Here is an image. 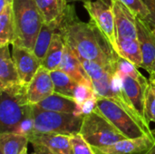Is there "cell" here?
<instances>
[{
    "instance_id": "6da1fadb",
    "label": "cell",
    "mask_w": 155,
    "mask_h": 154,
    "mask_svg": "<svg viewBox=\"0 0 155 154\" xmlns=\"http://www.w3.org/2000/svg\"><path fill=\"white\" fill-rule=\"evenodd\" d=\"M58 32L79 58L108 67L117 66L120 56L92 22L79 19L74 5H67Z\"/></svg>"
},
{
    "instance_id": "7a4b0ae2",
    "label": "cell",
    "mask_w": 155,
    "mask_h": 154,
    "mask_svg": "<svg viewBox=\"0 0 155 154\" xmlns=\"http://www.w3.org/2000/svg\"><path fill=\"white\" fill-rule=\"evenodd\" d=\"M15 37L12 44L34 49L44 19L35 0H14Z\"/></svg>"
},
{
    "instance_id": "3957f363",
    "label": "cell",
    "mask_w": 155,
    "mask_h": 154,
    "mask_svg": "<svg viewBox=\"0 0 155 154\" xmlns=\"http://www.w3.org/2000/svg\"><path fill=\"white\" fill-rule=\"evenodd\" d=\"M0 133H13L32 111L27 99V86L21 84L0 89Z\"/></svg>"
},
{
    "instance_id": "277c9868",
    "label": "cell",
    "mask_w": 155,
    "mask_h": 154,
    "mask_svg": "<svg viewBox=\"0 0 155 154\" xmlns=\"http://www.w3.org/2000/svg\"><path fill=\"white\" fill-rule=\"evenodd\" d=\"M117 74L120 78L122 89L125 96L130 101L138 115L150 125L144 115L146 91L150 84L149 79L143 75L135 65L122 57L118 60Z\"/></svg>"
},
{
    "instance_id": "5b68a950",
    "label": "cell",
    "mask_w": 155,
    "mask_h": 154,
    "mask_svg": "<svg viewBox=\"0 0 155 154\" xmlns=\"http://www.w3.org/2000/svg\"><path fill=\"white\" fill-rule=\"evenodd\" d=\"M97 109L127 139L148 136L155 139L153 131L108 98H97Z\"/></svg>"
},
{
    "instance_id": "8992f818",
    "label": "cell",
    "mask_w": 155,
    "mask_h": 154,
    "mask_svg": "<svg viewBox=\"0 0 155 154\" xmlns=\"http://www.w3.org/2000/svg\"><path fill=\"white\" fill-rule=\"evenodd\" d=\"M32 105L35 119V133H57L67 136L80 133L84 121L83 116H77L74 113L45 111L35 104Z\"/></svg>"
},
{
    "instance_id": "52a82bcc",
    "label": "cell",
    "mask_w": 155,
    "mask_h": 154,
    "mask_svg": "<svg viewBox=\"0 0 155 154\" xmlns=\"http://www.w3.org/2000/svg\"><path fill=\"white\" fill-rule=\"evenodd\" d=\"M79 134L94 149L112 145L119 141L127 139L97 108L84 117Z\"/></svg>"
},
{
    "instance_id": "ba28073f",
    "label": "cell",
    "mask_w": 155,
    "mask_h": 154,
    "mask_svg": "<svg viewBox=\"0 0 155 154\" xmlns=\"http://www.w3.org/2000/svg\"><path fill=\"white\" fill-rule=\"evenodd\" d=\"M84 7L89 14L90 22L98 28L118 54L115 20L111 0H90L84 3Z\"/></svg>"
},
{
    "instance_id": "9c48e42d",
    "label": "cell",
    "mask_w": 155,
    "mask_h": 154,
    "mask_svg": "<svg viewBox=\"0 0 155 154\" xmlns=\"http://www.w3.org/2000/svg\"><path fill=\"white\" fill-rule=\"evenodd\" d=\"M12 45V56L18 72L20 83L27 86L42 66V61L38 59L32 50L15 44Z\"/></svg>"
},
{
    "instance_id": "30bf717a",
    "label": "cell",
    "mask_w": 155,
    "mask_h": 154,
    "mask_svg": "<svg viewBox=\"0 0 155 154\" xmlns=\"http://www.w3.org/2000/svg\"><path fill=\"white\" fill-rule=\"evenodd\" d=\"M115 20L117 40L138 39L136 15L123 3L118 0H111Z\"/></svg>"
},
{
    "instance_id": "8fae6325",
    "label": "cell",
    "mask_w": 155,
    "mask_h": 154,
    "mask_svg": "<svg viewBox=\"0 0 155 154\" xmlns=\"http://www.w3.org/2000/svg\"><path fill=\"white\" fill-rule=\"evenodd\" d=\"M155 139L143 136L135 139H124L112 145L94 149L96 154H144L153 145Z\"/></svg>"
},
{
    "instance_id": "7c38bea8",
    "label": "cell",
    "mask_w": 155,
    "mask_h": 154,
    "mask_svg": "<svg viewBox=\"0 0 155 154\" xmlns=\"http://www.w3.org/2000/svg\"><path fill=\"white\" fill-rule=\"evenodd\" d=\"M54 93L50 71L41 66L27 85V99L30 104H37Z\"/></svg>"
},
{
    "instance_id": "4fadbf2b",
    "label": "cell",
    "mask_w": 155,
    "mask_h": 154,
    "mask_svg": "<svg viewBox=\"0 0 155 154\" xmlns=\"http://www.w3.org/2000/svg\"><path fill=\"white\" fill-rule=\"evenodd\" d=\"M137 37L143 53V66L147 73L155 61V35L149 23L139 16H136Z\"/></svg>"
},
{
    "instance_id": "5bb4252c",
    "label": "cell",
    "mask_w": 155,
    "mask_h": 154,
    "mask_svg": "<svg viewBox=\"0 0 155 154\" xmlns=\"http://www.w3.org/2000/svg\"><path fill=\"white\" fill-rule=\"evenodd\" d=\"M59 69L67 74L77 84H86L93 87L91 78L84 70L80 58L66 44L64 47V56L59 66Z\"/></svg>"
},
{
    "instance_id": "9a60e30c",
    "label": "cell",
    "mask_w": 155,
    "mask_h": 154,
    "mask_svg": "<svg viewBox=\"0 0 155 154\" xmlns=\"http://www.w3.org/2000/svg\"><path fill=\"white\" fill-rule=\"evenodd\" d=\"M29 143H38L49 148L55 154H73L70 136L57 133H33L29 138Z\"/></svg>"
},
{
    "instance_id": "2e32d148",
    "label": "cell",
    "mask_w": 155,
    "mask_h": 154,
    "mask_svg": "<svg viewBox=\"0 0 155 154\" xmlns=\"http://www.w3.org/2000/svg\"><path fill=\"white\" fill-rule=\"evenodd\" d=\"M21 84L8 45L0 47V89Z\"/></svg>"
},
{
    "instance_id": "e0dca14e",
    "label": "cell",
    "mask_w": 155,
    "mask_h": 154,
    "mask_svg": "<svg viewBox=\"0 0 155 154\" xmlns=\"http://www.w3.org/2000/svg\"><path fill=\"white\" fill-rule=\"evenodd\" d=\"M35 105L45 111L74 113L75 115L78 111V104L74 98L57 93L55 92Z\"/></svg>"
},
{
    "instance_id": "ac0fdd59",
    "label": "cell",
    "mask_w": 155,
    "mask_h": 154,
    "mask_svg": "<svg viewBox=\"0 0 155 154\" xmlns=\"http://www.w3.org/2000/svg\"><path fill=\"white\" fill-rule=\"evenodd\" d=\"M44 23L61 22L67 7L66 0H35Z\"/></svg>"
},
{
    "instance_id": "d6986e66",
    "label": "cell",
    "mask_w": 155,
    "mask_h": 154,
    "mask_svg": "<svg viewBox=\"0 0 155 154\" xmlns=\"http://www.w3.org/2000/svg\"><path fill=\"white\" fill-rule=\"evenodd\" d=\"M64 47L65 44L62 34L59 32L54 33L47 53L42 61V66H44L50 72L59 69V66L63 60Z\"/></svg>"
},
{
    "instance_id": "ffe728a7",
    "label": "cell",
    "mask_w": 155,
    "mask_h": 154,
    "mask_svg": "<svg viewBox=\"0 0 155 154\" xmlns=\"http://www.w3.org/2000/svg\"><path fill=\"white\" fill-rule=\"evenodd\" d=\"M118 55L135 65L137 68L143 66V53L138 39L117 40Z\"/></svg>"
},
{
    "instance_id": "44dd1931",
    "label": "cell",
    "mask_w": 155,
    "mask_h": 154,
    "mask_svg": "<svg viewBox=\"0 0 155 154\" xmlns=\"http://www.w3.org/2000/svg\"><path fill=\"white\" fill-rule=\"evenodd\" d=\"M61 22H54V23H50V24L44 23L43 24L41 30L38 34L35 47L33 49L34 54L41 61H43V59L45 58V56L47 53V50L50 46V44H51V41L53 39L54 33L58 32V28H59Z\"/></svg>"
},
{
    "instance_id": "7402d4cb",
    "label": "cell",
    "mask_w": 155,
    "mask_h": 154,
    "mask_svg": "<svg viewBox=\"0 0 155 154\" xmlns=\"http://www.w3.org/2000/svg\"><path fill=\"white\" fill-rule=\"evenodd\" d=\"M15 37V20L13 3L0 11V47L13 44Z\"/></svg>"
},
{
    "instance_id": "603a6c76",
    "label": "cell",
    "mask_w": 155,
    "mask_h": 154,
    "mask_svg": "<svg viewBox=\"0 0 155 154\" xmlns=\"http://www.w3.org/2000/svg\"><path fill=\"white\" fill-rule=\"evenodd\" d=\"M28 143L26 136L15 133H0V152L3 154H20Z\"/></svg>"
},
{
    "instance_id": "cb8c5ba5",
    "label": "cell",
    "mask_w": 155,
    "mask_h": 154,
    "mask_svg": "<svg viewBox=\"0 0 155 154\" xmlns=\"http://www.w3.org/2000/svg\"><path fill=\"white\" fill-rule=\"evenodd\" d=\"M50 74L54 83V92L73 98L74 91L77 85V83L74 82L67 74H65L61 69L52 71L50 72Z\"/></svg>"
},
{
    "instance_id": "d4e9b609",
    "label": "cell",
    "mask_w": 155,
    "mask_h": 154,
    "mask_svg": "<svg viewBox=\"0 0 155 154\" xmlns=\"http://www.w3.org/2000/svg\"><path fill=\"white\" fill-rule=\"evenodd\" d=\"M144 115L149 123H155V87L151 83L146 91Z\"/></svg>"
},
{
    "instance_id": "484cf974",
    "label": "cell",
    "mask_w": 155,
    "mask_h": 154,
    "mask_svg": "<svg viewBox=\"0 0 155 154\" xmlns=\"http://www.w3.org/2000/svg\"><path fill=\"white\" fill-rule=\"evenodd\" d=\"M70 142L73 149V154H96L94 148L86 143L81 134L70 136Z\"/></svg>"
},
{
    "instance_id": "4316f807",
    "label": "cell",
    "mask_w": 155,
    "mask_h": 154,
    "mask_svg": "<svg viewBox=\"0 0 155 154\" xmlns=\"http://www.w3.org/2000/svg\"><path fill=\"white\" fill-rule=\"evenodd\" d=\"M127 6L136 16L146 19L150 15V11L143 0H118Z\"/></svg>"
},
{
    "instance_id": "83f0119b",
    "label": "cell",
    "mask_w": 155,
    "mask_h": 154,
    "mask_svg": "<svg viewBox=\"0 0 155 154\" xmlns=\"http://www.w3.org/2000/svg\"><path fill=\"white\" fill-rule=\"evenodd\" d=\"M13 133L26 136L28 138L35 133V119L33 113V105H32V111L23 119V121L18 124V126L14 130Z\"/></svg>"
},
{
    "instance_id": "f1b7e54d",
    "label": "cell",
    "mask_w": 155,
    "mask_h": 154,
    "mask_svg": "<svg viewBox=\"0 0 155 154\" xmlns=\"http://www.w3.org/2000/svg\"><path fill=\"white\" fill-rule=\"evenodd\" d=\"M95 93L93 89L92 86L86 85V84H77L74 91V95L73 98L74 101L77 103L78 105H81L84 103L85 101L95 97Z\"/></svg>"
},
{
    "instance_id": "f546056e",
    "label": "cell",
    "mask_w": 155,
    "mask_h": 154,
    "mask_svg": "<svg viewBox=\"0 0 155 154\" xmlns=\"http://www.w3.org/2000/svg\"><path fill=\"white\" fill-rule=\"evenodd\" d=\"M97 108V97H93L87 101H85L81 105H78V111L76 115L77 116H86L93 113Z\"/></svg>"
},
{
    "instance_id": "4dcf8cb0",
    "label": "cell",
    "mask_w": 155,
    "mask_h": 154,
    "mask_svg": "<svg viewBox=\"0 0 155 154\" xmlns=\"http://www.w3.org/2000/svg\"><path fill=\"white\" fill-rule=\"evenodd\" d=\"M143 1L147 5L150 11V15L145 20L148 22H155V0H143Z\"/></svg>"
},
{
    "instance_id": "1f68e13d",
    "label": "cell",
    "mask_w": 155,
    "mask_h": 154,
    "mask_svg": "<svg viewBox=\"0 0 155 154\" xmlns=\"http://www.w3.org/2000/svg\"><path fill=\"white\" fill-rule=\"evenodd\" d=\"M31 144L33 145L34 151L36 154H55L44 144H41L38 143H33Z\"/></svg>"
},
{
    "instance_id": "d6a6232c",
    "label": "cell",
    "mask_w": 155,
    "mask_h": 154,
    "mask_svg": "<svg viewBox=\"0 0 155 154\" xmlns=\"http://www.w3.org/2000/svg\"><path fill=\"white\" fill-rule=\"evenodd\" d=\"M149 82L155 87V72L149 73Z\"/></svg>"
},
{
    "instance_id": "836d02e7",
    "label": "cell",
    "mask_w": 155,
    "mask_h": 154,
    "mask_svg": "<svg viewBox=\"0 0 155 154\" xmlns=\"http://www.w3.org/2000/svg\"><path fill=\"white\" fill-rule=\"evenodd\" d=\"M153 133H154L155 135V129L154 130H153ZM144 154H155V142L154 143H153V147L148 151V152H146Z\"/></svg>"
},
{
    "instance_id": "e575fe53",
    "label": "cell",
    "mask_w": 155,
    "mask_h": 154,
    "mask_svg": "<svg viewBox=\"0 0 155 154\" xmlns=\"http://www.w3.org/2000/svg\"><path fill=\"white\" fill-rule=\"evenodd\" d=\"M148 22V21H147ZM149 23V25H150V26H151V28H152V31H153V34L155 35V22H148Z\"/></svg>"
},
{
    "instance_id": "d590c367",
    "label": "cell",
    "mask_w": 155,
    "mask_h": 154,
    "mask_svg": "<svg viewBox=\"0 0 155 154\" xmlns=\"http://www.w3.org/2000/svg\"><path fill=\"white\" fill-rule=\"evenodd\" d=\"M67 1V3H75V2H83V4L84 3H85V2H87V1H90V0H66Z\"/></svg>"
},
{
    "instance_id": "8d00e7d4",
    "label": "cell",
    "mask_w": 155,
    "mask_h": 154,
    "mask_svg": "<svg viewBox=\"0 0 155 154\" xmlns=\"http://www.w3.org/2000/svg\"><path fill=\"white\" fill-rule=\"evenodd\" d=\"M20 154H36V153H35V152H34L33 153H28V152H27V147H26V148H25V149L23 150V152H22Z\"/></svg>"
},
{
    "instance_id": "74e56055",
    "label": "cell",
    "mask_w": 155,
    "mask_h": 154,
    "mask_svg": "<svg viewBox=\"0 0 155 154\" xmlns=\"http://www.w3.org/2000/svg\"><path fill=\"white\" fill-rule=\"evenodd\" d=\"M151 72H155V61L154 63L153 64V65H152V67H151V71L149 72V73H151ZM148 73V74H149Z\"/></svg>"
},
{
    "instance_id": "f35d334b",
    "label": "cell",
    "mask_w": 155,
    "mask_h": 154,
    "mask_svg": "<svg viewBox=\"0 0 155 154\" xmlns=\"http://www.w3.org/2000/svg\"><path fill=\"white\" fill-rule=\"evenodd\" d=\"M0 154H3V153H2V152H0Z\"/></svg>"
}]
</instances>
